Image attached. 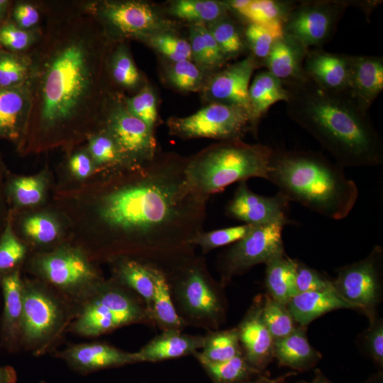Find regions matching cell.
Instances as JSON below:
<instances>
[{"label": "cell", "instance_id": "1", "mask_svg": "<svg viewBox=\"0 0 383 383\" xmlns=\"http://www.w3.org/2000/svg\"><path fill=\"white\" fill-rule=\"evenodd\" d=\"M187 162L157 154L105 190L97 213L113 239L152 258L181 255L193 246L204 231L209 199L189 184Z\"/></svg>", "mask_w": 383, "mask_h": 383}, {"label": "cell", "instance_id": "2", "mask_svg": "<svg viewBox=\"0 0 383 383\" xmlns=\"http://www.w3.org/2000/svg\"><path fill=\"white\" fill-rule=\"evenodd\" d=\"M289 117L311 135L342 167L383 164V141L368 111L347 91L323 89L305 73L282 82Z\"/></svg>", "mask_w": 383, "mask_h": 383}, {"label": "cell", "instance_id": "3", "mask_svg": "<svg viewBox=\"0 0 383 383\" xmlns=\"http://www.w3.org/2000/svg\"><path fill=\"white\" fill-rule=\"evenodd\" d=\"M58 36L40 59L33 105L43 126L54 127L88 111L96 84V55L88 33Z\"/></svg>", "mask_w": 383, "mask_h": 383}, {"label": "cell", "instance_id": "4", "mask_svg": "<svg viewBox=\"0 0 383 383\" xmlns=\"http://www.w3.org/2000/svg\"><path fill=\"white\" fill-rule=\"evenodd\" d=\"M267 180L289 202L333 220L346 218L359 196L343 167L311 151L273 150Z\"/></svg>", "mask_w": 383, "mask_h": 383}, {"label": "cell", "instance_id": "5", "mask_svg": "<svg viewBox=\"0 0 383 383\" xmlns=\"http://www.w3.org/2000/svg\"><path fill=\"white\" fill-rule=\"evenodd\" d=\"M272 152L241 139L221 141L187 158L186 176L192 188L209 199L233 183L253 177L267 180Z\"/></svg>", "mask_w": 383, "mask_h": 383}, {"label": "cell", "instance_id": "6", "mask_svg": "<svg viewBox=\"0 0 383 383\" xmlns=\"http://www.w3.org/2000/svg\"><path fill=\"white\" fill-rule=\"evenodd\" d=\"M68 301L43 285L23 282L21 345L35 355L46 352L69 323Z\"/></svg>", "mask_w": 383, "mask_h": 383}, {"label": "cell", "instance_id": "7", "mask_svg": "<svg viewBox=\"0 0 383 383\" xmlns=\"http://www.w3.org/2000/svg\"><path fill=\"white\" fill-rule=\"evenodd\" d=\"M70 331L84 337H95L140 321L145 313L134 299L116 285L101 284L82 304Z\"/></svg>", "mask_w": 383, "mask_h": 383}, {"label": "cell", "instance_id": "8", "mask_svg": "<svg viewBox=\"0 0 383 383\" xmlns=\"http://www.w3.org/2000/svg\"><path fill=\"white\" fill-rule=\"evenodd\" d=\"M170 133L183 139L206 138L221 141L240 139L252 128L250 114L234 104L213 102L196 112L167 121Z\"/></svg>", "mask_w": 383, "mask_h": 383}, {"label": "cell", "instance_id": "9", "mask_svg": "<svg viewBox=\"0 0 383 383\" xmlns=\"http://www.w3.org/2000/svg\"><path fill=\"white\" fill-rule=\"evenodd\" d=\"M36 267L42 277L68 302L80 305L102 284L86 257L74 249L45 255L38 260Z\"/></svg>", "mask_w": 383, "mask_h": 383}, {"label": "cell", "instance_id": "10", "mask_svg": "<svg viewBox=\"0 0 383 383\" xmlns=\"http://www.w3.org/2000/svg\"><path fill=\"white\" fill-rule=\"evenodd\" d=\"M348 4L340 1H316L291 7L284 23V33L306 49L321 46L333 35Z\"/></svg>", "mask_w": 383, "mask_h": 383}, {"label": "cell", "instance_id": "11", "mask_svg": "<svg viewBox=\"0 0 383 383\" xmlns=\"http://www.w3.org/2000/svg\"><path fill=\"white\" fill-rule=\"evenodd\" d=\"M284 226L278 223L254 226L224 253L221 270L225 279L243 273L261 263L265 265L284 254Z\"/></svg>", "mask_w": 383, "mask_h": 383}, {"label": "cell", "instance_id": "12", "mask_svg": "<svg viewBox=\"0 0 383 383\" xmlns=\"http://www.w3.org/2000/svg\"><path fill=\"white\" fill-rule=\"evenodd\" d=\"M109 135L131 170L152 162L157 155L153 130L126 108L116 109L109 119Z\"/></svg>", "mask_w": 383, "mask_h": 383}, {"label": "cell", "instance_id": "13", "mask_svg": "<svg viewBox=\"0 0 383 383\" xmlns=\"http://www.w3.org/2000/svg\"><path fill=\"white\" fill-rule=\"evenodd\" d=\"M289 200L277 192L273 196H264L253 192L247 181L240 182L232 199L226 207L230 218L253 226L291 224L288 218Z\"/></svg>", "mask_w": 383, "mask_h": 383}, {"label": "cell", "instance_id": "14", "mask_svg": "<svg viewBox=\"0 0 383 383\" xmlns=\"http://www.w3.org/2000/svg\"><path fill=\"white\" fill-rule=\"evenodd\" d=\"M382 248L374 247L364 260L341 267L333 282L339 295L353 308L369 309L377 300Z\"/></svg>", "mask_w": 383, "mask_h": 383}, {"label": "cell", "instance_id": "15", "mask_svg": "<svg viewBox=\"0 0 383 383\" xmlns=\"http://www.w3.org/2000/svg\"><path fill=\"white\" fill-rule=\"evenodd\" d=\"M255 67L256 61L252 55L228 66L211 79L206 89L208 96L213 102L243 107L251 116L249 87Z\"/></svg>", "mask_w": 383, "mask_h": 383}, {"label": "cell", "instance_id": "16", "mask_svg": "<svg viewBox=\"0 0 383 383\" xmlns=\"http://www.w3.org/2000/svg\"><path fill=\"white\" fill-rule=\"evenodd\" d=\"M58 356L80 374L135 363L133 353L99 342L72 345L59 353Z\"/></svg>", "mask_w": 383, "mask_h": 383}, {"label": "cell", "instance_id": "17", "mask_svg": "<svg viewBox=\"0 0 383 383\" xmlns=\"http://www.w3.org/2000/svg\"><path fill=\"white\" fill-rule=\"evenodd\" d=\"M383 90V60L374 56H350L347 92L368 111Z\"/></svg>", "mask_w": 383, "mask_h": 383}, {"label": "cell", "instance_id": "18", "mask_svg": "<svg viewBox=\"0 0 383 383\" xmlns=\"http://www.w3.org/2000/svg\"><path fill=\"white\" fill-rule=\"evenodd\" d=\"M350 55L322 50L307 51L304 59L305 74L324 89L347 91Z\"/></svg>", "mask_w": 383, "mask_h": 383}, {"label": "cell", "instance_id": "19", "mask_svg": "<svg viewBox=\"0 0 383 383\" xmlns=\"http://www.w3.org/2000/svg\"><path fill=\"white\" fill-rule=\"evenodd\" d=\"M104 16L122 33L147 35L157 33L161 28V20L148 4L139 1L112 2L106 4Z\"/></svg>", "mask_w": 383, "mask_h": 383}, {"label": "cell", "instance_id": "20", "mask_svg": "<svg viewBox=\"0 0 383 383\" xmlns=\"http://www.w3.org/2000/svg\"><path fill=\"white\" fill-rule=\"evenodd\" d=\"M179 270L183 300L187 309L200 317H213L219 311V304L201 264H185Z\"/></svg>", "mask_w": 383, "mask_h": 383}, {"label": "cell", "instance_id": "21", "mask_svg": "<svg viewBox=\"0 0 383 383\" xmlns=\"http://www.w3.org/2000/svg\"><path fill=\"white\" fill-rule=\"evenodd\" d=\"M1 285L4 296L1 341L9 351H15L21 345L23 282L18 271H14L2 277Z\"/></svg>", "mask_w": 383, "mask_h": 383}, {"label": "cell", "instance_id": "22", "mask_svg": "<svg viewBox=\"0 0 383 383\" xmlns=\"http://www.w3.org/2000/svg\"><path fill=\"white\" fill-rule=\"evenodd\" d=\"M204 342L205 338L169 330L152 339L139 351L133 353V356L135 363L176 358L196 352L204 346Z\"/></svg>", "mask_w": 383, "mask_h": 383}, {"label": "cell", "instance_id": "23", "mask_svg": "<svg viewBox=\"0 0 383 383\" xmlns=\"http://www.w3.org/2000/svg\"><path fill=\"white\" fill-rule=\"evenodd\" d=\"M286 306L294 320L303 326L333 310L353 309L335 289L298 293Z\"/></svg>", "mask_w": 383, "mask_h": 383}, {"label": "cell", "instance_id": "24", "mask_svg": "<svg viewBox=\"0 0 383 383\" xmlns=\"http://www.w3.org/2000/svg\"><path fill=\"white\" fill-rule=\"evenodd\" d=\"M307 52L299 42L284 35L277 40L265 59L268 71L282 82L302 76L304 59Z\"/></svg>", "mask_w": 383, "mask_h": 383}, {"label": "cell", "instance_id": "25", "mask_svg": "<svg viewBox=\"0 0 383 383\" xmlns=\"http://www.w3.org/2000/svg\"><path fill=\"white\" fill-rule=\"evenodd\" d=\"M238 331L239 340L244 346L250 362L259 365L270 357L274 339L262 320L261 310L250 313Z\"/></svg>", "mask_w": 383, "mask_h": 383}, {"label": "cell", "instance_id": "26", "mask_svg": "<svg viewBox=\"0 0 383 383\" xmlns=\"http://www.w3.org/2000/svg\"><path fill=\"white\" fill-rule=\"evenodd\" d=\"M252 129L258 120L277 102L287 100V93L279 79L269 71L258 73L249 87Z\"/></svg>", "mask_w": 383, "mask_h": 383}, {"label": "cell", "instance_id": "27", "mask_svg": "<svg viewBox=\"0 0 383 383\" xmlns=\"http://www.w3.org/2000/svg\"><path fill=\"white\" fill-rule=\"evenodd\" d=\"M296 261L285 254L266 264V285L272 298L287 304L299 292L296 284Z\"/></svg>", "mask_w": 383, "mask_h": 383}, {"label": "cell", "instance_id": "28", "mask_svg": "<svg viewBox=\"0 0 383 383\" xmlns=\"http://www.w3.org/2000/svg\"><path fill=\"white\" fill-rule=\"evenodd\" d=\"M152 265L138 260L124 257L117 263L116 269L119 282L142 296L146 303L148 312L152 311L155 291Z\"/></svg>", "mask_w": 383, "mask_h": 383}, {"label": "cell", "instance_id": "29", "mask_svg": "<svg viewBox=\"0 0 383 383\" xmlns=\"http://www.w3.org/2000/svg\"><path fill=\"white\" fill-rule=\"evenodd\" d=\"M291 7L289 3L274 0H247L237 12L250 23L264 26L284 34V23Z\"/></svg>", "mask_w": 383, "mask_h": 383}, {"label": "cell", "instance_id": "30", "mask_svg": "<svg viewBox=\"0 0 383 383\" xmlns=\"http://www.w3.org/2000/svg\"><path fill=\"white\" fill-rule=\"evenodd\" d=\"M272 352L282 364L294 367L309 363L315 357L304 332L296 328L288 335L274 340Z\"/></svg>", "mask_w": 383, "mask_h": 383}, {"label": "cell", "instance_id": "31", "mask_svg": "<svg viewBox=\"0 0 383 383\" xmlns=\"http://www.w3.org/2000/svg\"><path fill=\"white\" fill-rule=\"evenodd\" d=\"M152 272L155 284L152 313L160 323L170 330H176L181 326L182 321L172 302L167 276L155 265H152Z\"/></svg>", "mask_w": 383, "mask_h": 383}, {"label": "cell", "instance_id": "32", "mask_svg": "<svg viewBox=\"0 0 383 383\" xmlns=\"http://www.w3.org/2000/svg\"><path fill=\"white\" fill-rule=\"evenodd\" d=\"M227 4L213 0H179L170 7L174 16L194 23L210 22L225 18Z\"/></svg>", "mask_w": 383, "mask_h": 383}, {"label": "cell", "instance_id": "33", "mask_svg": "<svg viewBox=\"0 0 383 383\" xmlns=\"http://www.w3.org/2000/svg\"><path fill=\"white\" fill-rule=\"evenodd\" d=\"M238 330H230L213 333L205 338L203 351L196 357L199 362H219L230 360L240 354Z\"/></svg>", "mask_w": 383, "mask_h": 383}, {"label": "cell", "instance_id": "34", "mask_svg": "<svg viewBox=\"0 0 383 383\" xmlns=\"http://www.w3.org/2000/svg\"><path fill=\"white\" fill-rule=\"evenodd\" d=\"M253 226L243 224L210 231H201L192 240L193 246L201 248L204 252L235 243L245 237L252 228Z\"/></svg>", "mask_w": 383, "mask_h": 383}, {"label": "cell", "instance_id": "35", "mask_svg": "<svg viewBox=\"0 0 383 383\" xmlns=\"http://www.w3.org/2000/svg\"><path fill=\"white\" fill-rule=\"evenodd\" d=\"M261 316L274 340L284 338L295 329L294 318L287 306L272 298L266 301Z\"/></svg>", "mask_w": 383, "mask_h": 383}, {"label": "cell", "instance_id": "36", "mask_svg": "<svg viewBox=\"0 0 383 383\" xmlns=\"http://www.w3.org/2000/svg\"><path fill=\"white\" fill-rule=\"evenodd\" d=\"M26 98L16 90L0 89V133H13L23 114Z\"/></svg>", "mask_w": 383, "mask_h": 383}, {"label": "cell", "instance_id": "37", "mask_svg": "<svg viewBox=\"0 0 383 383\" xmlns=\"http://www.w3.org/2000/svg\"><path fill=\"white\" fill-rule=\"evenodd\" d=\"M151 45L173 62L191 60L189 43L170 33L159 32L149 35Z\"/></svg>", "mask_w": 383, "mask_h": 383}, {"label": "cell", "instance_id": "38", "mask_svg": "<svg viewBox=\"0 0 383 383\" xmlns=\"http://www.w3.org/2000/svg\"><path fill=\"white\" fill-rule=\"evenodd\" d=\"M26 253L25 245L16 238L9 223L0 240V273L4 276L20 263Z\"/></svg>", "mask_w": 383, "mask_h": 383}, {"label": "cell", "instance_id": "39", "mask_svg": "<svg viewBox=\"0 0 383 383\" xmlns=\"http://www.w3.org/2000/svg\"><path fill=\"white\" fill-rule=\"evenodd\" d=\"M207 28L226 57L236 55L243 50L240 35L232 22L222 18L210 23Z\"/></svg>", "mask_w": 383, "mask_h": 383}, {"label": "cell", "instance_id": "40", "mask_svg": "<svg viewBox=\"0 0 383 383\" xmlns=\"http://www.w3.org/2000/svg\"><path fill=\"white\" fill-rule=\"evenodd\" d=\"M127 110L154 129L157 119L156 98L152 91L145 88L135 96L127 100Z\"/></svg>", "mask_w": 383, "mask_h": 383}, {"label": "cell", "instance_id": "41", "mask_svg": "<svg viewBox=\"0 0 383 383\" xmlns=\"http://www.w3.org/2000/svg\"><path fill=\"white\" fill-rule=\"evenodd\" d=\"M284 35L255 23H250L245 30V37L254 55L260 59L267 57L275 41Z\"/></svg>", "mask_w": 383, "mask_h": 383}, {"label": "cell", "instance_id": "42", "mask_svg": "<svg viewBox=\"0 0 383 383\" xmlns=\"http://www.w3.org/2000/svg\"><path fill=\"white\" fill-rule=\"evenodd\" d=\"M204 368L218 382H231L243 377L248 367L240 354L219 362H201Z\"/></svg>", "mask_w": 383, "mask_h": 383}, {"label": "cell", "instance_id": "43", "mask_svg": "<svg viewBox=\"0 0 383 383\" xmlns=\"http://www.w3.org/2000/svg\"><path fill=\"white\" fill-rule=\"evenodd\" d=\"M27 236L38 243L47 244L54 241L58 235L55 221L44 214H35L27 218L23 223Z\"/></svg>", "mask_w": 383, "mask_h": 383}, {"label": "cell", "instance_id": "44", "mask_svg": "<svg viewBox=\"0 0 383 383\" xmlns=\"http://www.w3.org/2000/svg\"><path fill=\"white\" fill-rule=\"evenodd\" d=\"M170 82L178 89L194 91L201 84L202 75L199 67L191 60L173 62L169 72Z\"/></svg>", "mask_w": 383, "mask_h": 383}, {"label": "cell", "instance_id": "45", "mask_svg": "<svg viewBox=\"0 0 383 383\" xmlns=\"http://www.w3.org/2000/svg\"><path fill=\"white\" fill-rule=\"evenodd\" d=\"M111 72L115 81L123 87H133L139 82L138 70L127 50L122 48L113 55Z\"/></svg>", "mask_w": 383, "mask_h": 383}, {"label": "cell", "instance_id": "46", "mask_svg": "<svg viewBox=\"0 0 383 383\" xmlns=\"http://www.w3.org/2000/svg\"><path fill=\"white\" fill-rule=\"evenodd\" d=\"M89 150L95 162L99 165H126L109 133L94 137L89 143Z\"/></svg>", "mask_w": 383, "mask_h": 383}, {"label": "cell", "instance_id": "47", "mask_svg": "<svg viewBox=\"0 0 383 383\" xmlns=\"http://www.w3.org/2000/svg\"><path fill=\"white\" fill-rule=\"evenodd\" d=\"M13 191L16 201L23 206L39 203L44 192V183L37 177H23L13 183Z\"/></svg>", "mask_w": 383, "mask_h": 383}, {"label": "cell", "instance_id": "48", "mask_svg": "<svg viewBox=\"0 0 383 383\" xmlns=\"http://www.w3.org/2000/svg\"><path fill=\"white\" fill-rule=\"evenodd\" d=\"M296 284L299 293L335 289L333 282L316 270L296 262Z\"/></svg>", "mask_w": 383, "mask_h": 383}, {"label": "cell", "instance_id": "49", "mask_svg": "<svg viewBox=\"0 0 383 383\" xmlns=\"http://www.w3.org/2000/svg\"><path fill=\"white\" fill-rule=\"evenodd\" d=\"M26 66L9 55L0 56V86L8 87L21 82L26 75Z\"/></svg>", "mask_w": 383, "mask_h": 383}, {"label": "cell", "instance_id": "50", "mask_svg": "<svg viewBox=\"0 0 383 383\" xmlns=\"http://www.w3.org/2000/svg\"><path fill=\"white\" fill-rule=\"evenodd\" d=\"M31 42V36L26 31L13 25H6L0 29V43L13 50L26 49Z\"/></svg>", "mask_w": 383, "mask_h": 383}, {"label": "cell", "instance_id": "51", "mask_svg": "<svg viewBox=\"0 0 383 383\" xmlns=\"http://www.w3.org/2000/svg\"><path fill=\"white\" fill-rule=\"evenodd\" d=\"M189 45L192 58L200 65L209 67V61L200 23L192 25L189 34Z\"/></svg>", "mask_w": 383, "mask_h": 383}, {"label": "cell", "instance_id": "52", "mask_svg": "<svg viewBox=\"0 0 383 383\" xmlns=\"http://www.w3.org/2000/svg\"><path fill=\"white\" fill-rule=\"evenodd\" d=\"M14 18L19 26L23 28H28L38 23L39 13L33 6L21 4L15 9Z\"/></svg>", "mask_w": 383, "mask_h": 383}, {"label": "cell", "instance_id": "53", "mask_svg": "<svg viewBox=\"0 0 383 383\" xmlns=\"http://www.w3.org/2000/svg\"><path fill=\"white\" fill-rule=\"evenodd\" d=\"M368 345L373 357L379 362L383 360V328L379 323L372 329L368 336Z\"/></svg>", "mask_w": 383, "mask_h": 383}, {"label": "cell", "instance_id": "54", "mask_svg": "<svg viewBox=\"0 0 383 383\" xmlns=\"http://www.w3.org/2000/svg\"><path fill=\"white\" fill-rule=\"evenodd\" d=\"M70 166L72 172L79 178H85L92 172L91 160L84 153L74 155L70 160Z\"/></svg>", "mask_w": 383, "mask_h": 383}, {"label": "cell", "instance_id": "55", "mask_svg": "<svg viewBox=\"0 0 383 383\" xmlns=\"http://www.w3.org/2000/svg\"><path fill=\"white\" fill-rule=\"evenodd\" d=\"M17 374L11 366H0V383H16Z\"/></svg>", "mask_w": 383, "mask_h": 383}, {"label": "cell", "instance_id": "56", "mask_svg": "<svg viewBox=\"0 0 383 383\" xmlns=\"http://www.w3.org/2000/svg\"><path fill=\"white\" fill-rule=\"evenodd\" d=\"M6 1H1L0 0V10H1L4 8V6L6 4Z\"/></svg>", "mask_w": 383, "mask_h": 383}, {"label": "cell", "instance_id": "57", "mask_svg": "<svg viewBox=\"0 0 383 383\" xmlns=\"http://www.w3.org/2000/svg\"><path fill=\"white\" fill-rule=\"evenodd\" d=\"M317 383H330V382H328V381L325 379H321V380H318Z\"/></svg>", "mask_w": 383, "mask_h": 383}]
</instances>
